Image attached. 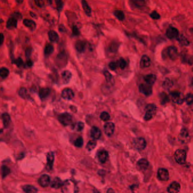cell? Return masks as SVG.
<instances>
[{"label": "cell", "mask_w": 193, "mask_h": 193, "mask_svg": "<svg viewBox=\"0 0 193 193\" xmlns=\"http://www.w3.org/2000/svg\"><path fill=\"white\" fill-rule=\"evenodd\" d=\"M62 191L63 193H76V186L73 181H66L62 184Z\"/></svg>", "instance_id": "cell-1"}, {"label": "cell", "mask_w": 193, "mask_h": 193, "mask_svg": "<svg viewBox=\"0 0 193 193\" xmlns=\"http://www.w3.org/2000/svg\"><path fill=\"white\" fill-rule=\"evenodd\" d=\"M174 159L176 162L180 164H183L186 162V153L183 149H177L174 154Z\"/></svg>", "instance_id": "cell-2"}, {"label": "cell", "mask_w": 193, "mask_h": 193, "mask_svg": "<svg viewBox=\"0 0 193 193\" xmlns=\"http://www.w3.org/2000/svg\"><path fill=\"white\" fill-rule=\"evenodd\" d=\"M58 119L61 124L64 126H68L71 124L73 121V117L71 115L68 113H63L60 114L58 117Z\"/></svg>", "instance_id": "cell-3"}, {"label": "cell", "mask_w": 193, "mask_h": 193, "mask_svg": "<svg viewBox=\"0 0 193 193\" xmlns=\"http://www.w3.org/2000/svg\"><path fill=\"white\" fill-rule=\"evenodd\" d=\"M146 112L144 115V119L146 121H149L153 117L154 115L155 114L156 111V106L153 104H150L147 105L146 108Z\"/></svg>", "instance_id": "cell-4"}, {"label": "cell", "mask_w": 193, "mask_h": 193, "mask_svg": "<svg viewBox=\"0 0 193 193\" xmlns=\"http://www.w3.org/2000/svg\"><path fill=\"white\" fill-rule=\"evenodd\" d=\"M147 143L146 140L142 137L137 138L133 141V146L135 149L142 151L146 148Z\"/></svg>", "instance_id": "cell-5"}, {"label": "cell", "mask_w": 193, "mask_h": 193, "mask_svg": "<svg viewBox=\"0 0 193 193\" xmlns=\"http://www.w3.org/2000/svg\"><path fill=\"white\" fill-rule=\"evenodd\" d=\"M170 95L171 96L173 102L176 104H181L184 101V96L180 92H172L170 93Z\"/></svg>", "instance_id": "cell-6"}, {"label": "cell", "mask_w": 193, "mask_h": 193, "mask_svg": "<svg viewBox=\"0 0 193 193\" xmlns=\"http://www.w3.org/2000/svg\"><path fill=\"white\" fill-rule=\"evenodd\" d=\"M139 91L146 96H149L152 93V86L147 84H141L139 87Z\"/></svg>", "instance_id": "cell-7"}, {"label": "cell", "mask_w": 193, "mask_h": 193, "mask_svg": "<svg viewBox=\"0 0 193 193\" xmlns=\"http://www.w3.org/2000/svg\"><path fill=\"white\" fill-rule=\"evenodd\" d=\"M167 36L170 39H177L179 36L178 30L173 27H169L166 32Z\"/></svg>", "instance_id": "cell-8"}, {"label": "cell", "mask_w": 193, "mask_h": 193, "mask_svg": "<svg viewBox=\"0 0 193 193\" xmlns=\"http://www.w3.org/2000/svg\"><path fill=\"white\" fill-rule=\"evenodd\" d=\"M50 178L47 174L42 175L39 180V184H40V186L43 187L48 186L50 185Z\"/></svg>", "instance_id": "cell-9"}, {"label": "cell", "mask_w": 193, "mask_h": 193, "mask_svg": "<svg viewBox=\"0 0 193 193\" xmlns=\"http://www.w3.org/2000/svg\"><path fill=\"white\" fill-rule=\"evenodd\" d=\"M158 178L160 180L165 181L169 179V172L168 170L165 168H160L159 169L157 172Z\"/></svg>", "instance_id": "cell-10"}, {"label": "cell", "mask_w": 193, "mask_h": 193, "mask_svg": "<svg viewBox=\"0 0 193 193\" xmlns=\"http://www.w3.org/2000/svg\"><path fill=\"white\" fill-rule=\"evenodd\" d=\"M61 96L65 99L71 100L74 97V93L72 90L66 88L62 90Z\"/></svg>", "instance_id": "cell-11"}, {"label": "cell", "mask_w": 193, "mask_h": 193, "mask_svg": "<svg viewBox=\"0 0 193 193\" xmlns=\"http://www.w3.org/2000/svg\"><path fill=\"white\" fill-rule=\"evenodd\" d=\"M104 129L106 135L110 137L114 133V131L115 129V126L112 122H107L104 125Z\"/></svg>", "instance_id": "cell-12"}, {"label": "cell", "mask_w": 193, "mask_h": 193, "mask_svg": "<svg viewBox=\"0 0 193 193\" xmlns=\"http://www.w3.org/2000/svg\"><path fill=\"white\" fill-rule=\"evenodd\" d=\"M67 58L65 53L62 52L59 54L56 58V63L58 66H63L66 63Z\"/></svg>", "instance_id": "cell-13"}, {"label": "cell", "mask_w": 193, "mask_h": 193, "mask_svg": "<svg viewBox=\"0 0 193 193\" xmlns=\"http://www.w3.org/2000/svg\"><path fill=\"white\" fill-rule=\"evenodd\" d=\"M47 163L46 168L48 170H50L52 169L53 162L55 160V155L52 152H50L47 155Z\"/></svg>", "instance_id": "cell-14"}, {"label": "cell", "mask_w": 193, "mask_h": 193, "mask_svg": "<svg viewBox=\"0 0 193 193\" xmlns=\"http://www.w3.org/2000/svg\"><path fill=\"white\" fill-rule=\"evenodd\" d=\"M168 54L169 58L172 60H175L178 57V50L176 47L174 46L169 47L168 48Z\"/></svg>", "instance_id": "cell-15"}, {"label": "cell", "mask_w": 193, "mask_h": 193, "mask_svg": "<svg viewBox=\"0 0 193 193\" xmlns=\"http://www.w3.org/2000/svg\"><path fill=\"white\" fill-rule=\"evenodd\" d=\"M180 187L179 183L173 182L169 186L167 190L169 193H178L180 190Z\"/></svg>", "instance_id": "cell-16"}, {"label": "cell", "mask_w": 193, "mask_h": 193, "mask_svg": "<svg viewBox=\"0 0 193 193\" xmlns=\"http://www.w3.org/2000/svg\"><path fill=\"white\" fill-rule=\"evenodd\" d=\"M149 162L144 159L139 160L137 162V168L139 170L144 171L147 170V169L149 167Z\"/></svg>", "instance_id": "cell-17"}, {"label": "cell", "mask_w": 193, "mask_h": 193, "mask_svg": "<svg viewBox=\"0 0 193 193\" xmlns=\"http://www.w3.org/2000/svg\"><path fill=\"white\" fill-rule=\"evenodd\" d=\"M151 65V60L149 56L147 55H143L140 62V66L141 68H149Z\"/></svg>", "instance_id": "cell-18"}, {"label": "cell", "mask_w": 193, "mask_h": 193, "mask_svg": "<svg viewBox=\"0 0 193 193\" xmlns=\"http://www.w3.org/2000/svg\"><path fill=\"white\" fill-rule=\"evenodd\" d=\"M156 78H156L155 75L150 74L146 75L144 79L147 84L152 86L155 83V81H156Z\"/></svg>", "instance_id": "cell-19"}, {"label": "cell", "mask_w": 193, "mask_h": 193, "mask_svg": "<svg viewBox=\"0 0 193 193\" xmlns=\"http://www.w3.org/2000/svg\"><path fill=\"white\" fill-rule=\"evenodd\" d=\"M91 135L94 139H99L101 135V132L99 128L96 126L92 127L91 130Z\"/></svg>", "instance_id": "cell-20"}, {"label": "cell", "mask_w": 193, "mask_h": 193, "mask_svg": "<svg viewBox=\"0 0 193 193\" xmlns=\"http://www.w3.org/2000/svg\"><path fill=\"white\" fill-rule=\"evenodd\" d=\"M17 26V20L14 18H11L8 19L6 23V27L9 30H12Z\"/></svg>", "instance_id": "cell-21"}, {"label": "cell", "mask_w": 193, "mask_h": 193, "mask_svg": "<svg viewBox=\"0 0 193 193\" xmlns=\"http://www.w3.org/2000/svg\"><path fill=\"white\" fill-rule=\"evenodd\" d=\"M98 158L100 162L101 163L106 162L108 158V152L105 149H103L100 151L98 154Z\"/></svg>", "instance_id": "cell-22"}, {"label": "cell", "mask_w": 193, "mask_h": 193, "mask_svg": "<svg viewBox=\"0 0 193 193\" xmlns=\"http://www.w3.org/2000/svg\"><path fill=\"white\" fill-rule=\"evenodd\" d=\"M50 92V90L49 88H42L40 90H39V96L41 99H44L46 98H47Z\"/></svg>", "instance_id": "cell-23"}, {"label": "cell", "mask_w": 193, "mask_h": 193, "mask_svg": "<svg viewBox=\"0 0 193 193\" xmlns=\"http://www.w3.org/2000/svg\"><path fill=\"white\" fill-rule=\"evenodd\" d=\"M23 24L25 25V26L29 28L31 30H34L36 27V23L34 20L30 19H24Z\"/></svg>", "instance_id": "cell-24"}, {"label": "cell", "mask_w": 193, "mask_h": 193, "mask_svg": "<svg viewBox=\"0 0 193 193\" xmlns=\"http://www.w3.org/2000/svg\"><path fill=\"white\" fill-rule=\"evenodd\" d=\"M62 184L63 183L61 179L58 177H56L50 183V186L55 189H59L61 187H62Z\"/></svg>", "instance_id": "cell-25"}, {"label": "cell", "mask_w": 193, "mask_h": 193, "mask_svg": "<svg viewBox=\"0 0 193 193\" xmlns=\"http://www.w3.org/2000/svg\"><path fill=\"white\" fill-rule=\"evenodd\" d=\"M72 76L71 73L68 71V70H65L63 71L62 73V80L65 83H68Z\"/></svg>", "instance_id": "cell-26"}, {"label": "cell", "mask_w": 193, "mask_h": 193, "mask_svg": "<svg viewBox=\"0 0 193 193\" xmlns=\"http://www.w3.org/2000/svg\"><path fill=\"white\" fill-rule=\"evenodd\" d=\"M86 45V44L85 42L79 40L75 44V48L79 52H83L85 50Z\"/></svg>", "instance_id": "cell-27"}, {"label": "cell", "mask_w": 193, "mask_h": 193, "mask_svg": "<svg viewBox=\"0 0 193 193\" xmlns=\"http://www.w3.org/2000/svg\"><path fill=\"white\" fill-rule=\"evenodd\" d=\"M18 94L20 97L25 99H30V96L28 95L27 89L25 87H22L19 90Z\"/></svg>", "instance_id": "cell-28"}, {"label": "cell", "mask_w": 193, "mask_h": 193, "mask_svg": "<svg viewBox=\"0 0 193 193\" xmlns=\"http://www.w3.org/2000/svg\"><path fill=\"white\" fill-rule=\"evenodd\" d=\"M48 36L50 40L52 42H57L59 40L58 35L56 31H53V30L49 31Z\"/></svg>", "instance_id": "cell-29"}, {"label": "cell", "mask_w": 193, "mask_h": 193, "mask_svg": "<svg viewBox=\"0 0 193 193\" xmlns=\"http://www.w3.org/2000/svg\"><path fill=\"white\" fill-rule=\"evenodd\" d=\"M2 118L4 126L5 127H7L9 126V125H10V121H11V118H10V115L6 113H5L2 115Z\"/></svg>", "instance_id": "cell-30"}, {"label": "cell", "mask_w": 193, "mask_h": 193, "mask_svg": "<svg viewBox=\"0 0 193 193\" xmlns=\"http://www.w3.org/2000/svg\"><path fill=\"white\" fill-rule=\"evenodd\" d=\"M23 190L25 193H37V189L32 185H27L23 187Z\"/></svg>", "instance_id": "cell-31"}, {"label": "cell", "mask_w": 193, "mask_h": 193, "mask_svg": "<svg viewBox=\"0 0 193 193\" xmlns=\"http://www.w3.org/2000/svg\"><path fill=\"white\" fill-rule=\"evenodd\" d=\"M177 40L178 41L179 43L183 46H188L190 44L189 40L183 35H179L178 37H177Z\"/></svg>", "instance_id": "cell-32"}, {"label": "cell", "mask_w": 193, "mask_h": 193, "mask_svg": "<svg viewBox=\"0 0 193 193\" xmlns=\"http://www.w3.org/2000/svg\"><path fill=\"white\" fill-rule=\"evenodd\" d=\"M1 173L2 178H4L10 173V169L6 165H3L1 168Z\"/></svg>", "instance_id": "cell-33"}, {"label": "cell", "mask_w": 193, "mask_h": 193, "mask_svg": "<svg viewBox=\"0 0 193 193\" xmlns=\"http://www.w3.org/2000/svg\"><path fill=\"white\" fill-rule=\"evenodd\" d=\"M82 6H83L84 12H86V14L88 16H90L91 14V9L90 6L88 5V4H87V2L86 1H82Z\"/></svg>", "instance_id": "cell-34"}, {"label": "cell", "mask_w": 193, "mask_h": 193, "mask_svg": "<svg viewBox=\"0 0 193 193\" xmlns=\"http://www.w3.org/2000/svg\"><path fill=\"white\" fill-rule=\"evenodd\" d=\"M173 83L172 81L169 78H167L165 79V81H164L162 83V87L165 90H169L173 86Z\"/></svg>", "instance_id": "cell-35"}, {"label": "cell", "mask_w": 193, "mask_h": 193, "mask_svg": "<svg viewBox=\"0 0 193 193\" xmlns=\"http://www.w3.org/2000/svg\"><path fill=\"white\" fill-rule=\"evenodd\" d=\"M54 52V47L52 44H48L45 46L44 53L46 56H50Z\"/></svg>", "instance_id": "cell-36"}, {"label": "cell", "mask_w": 193, "mask_h": 193, "mask_svg": "<svg viewBox=\"0 0 193 193\" xmlns=\"http://www.w3.org/2000/svg\"><path fill=\"white\" fill-rule=\"evenodd\" d=\"M10 71L8 68H0V77L2 78H6L9 75Z\"/></svg>", "instance_id": "cell-37"}, {"label": "cell", "mask_w": 193, "mask_h": 193, "mask_svg": "<svg viewBox=\"0 0 193 193\" xmlns=\"http://www.w3.org/2000/svg\"><path fill=\"white\" fill-rule=\"evenodd\" d=\"M114 14L116 16V17L119 20H123L125 19L124 13L121 10H116L114 12Z\"/></svg>", "instance_id": "cell-38"}, {"label": "cell", "mask_w": 193, "mask_h": 193, "mask_svg": "<svg viewBox=\"0 0 193 193\" xmlns=\"http://www.w3.org/2000/svg\"><path fill=\"white\" fill-rule=\"evenodd\" d=\"M96 146V142L95 141H93V140L90 141L87 143L86 148H87L88 151H91L95 148Z\"/></svg>", "instance_id": "cell-39"}, {"label": "cell", "mask_w": 193, "mask_h": 193, "mask_svg": "<svg viewBox=\"0 0 193 193\" xmlns=\"http://www.w3.org/2000/svg\"><path fill=\"white\" fill-rule=\"evenodd\" d=\"M160 102L162 105L165 104V103H168L169 100V99L168 97V96L164 92L160 93Z\"/></svg>", "instance_id": "cell-40"}, {"label": "cell", "mask_w": 193, "mask_h": 193, "mask_svg": "<svg viewBox=\"0 0 193 193\" xmlns=\"http://www.w3.org/2000/svg\"><path fill=\"white\" fill-rule=\"evenodd\" d=\"M100 118L104 121H106L110 119V115L108 112H102L100 114Z\"/></svg>", "instance_id": "cell-41"}, {"label": "cell", "mask_w": 193, "mask_h": 193, "mask_svg": "<svg viewBox=\"0 0 193 193\" xmlns=\"http://www.w3.org/2000/svg\"><path fill=\"white\" fill-rule=\"evenodd\" d=\"M83 144V139L82 137H79L75 141L74 145L77 147H81Z\"/></svg>", "instance_id": "cell-42"}, {"label": "cell", "mask_w": 193, "mask_h": 193, "mask_svg": "<svg viewBox=\"0 0 193 193\" xmlns=\"http://www.w3.org/2000/svg\"><path fill=\"white\" fill-rule=\"evenodd\" d=\"M193 97L192 93H188L185 98V101L187 104L191 105L193 103Z\"/></svg>", "instance_id": "cell-43"}, {"label": "cell", "mask_w": 193, "mask_h": 193, "mask_svg": "<svg viewBox=\"0 0 193 193\" xmlns=\"http://www.w3.org/2000/svg\"><path fill=\"white\" fill-rule=\"evenodd\" d=\"M117 65L120 68L124 69L126 66V62L124 58H121L119 60V61L117 62Z\"/></svg>", "instance_id": "cell-44"}, {"label": "cell", "mask_w": 193, "mask_h": 193, "mask_svg": "<svg viewBox=\"0 0 193 193\" xmlns=\"http://www.w3.org/2000/svg\"><path fill=\"white\" fill-rule=\"evenodd\" d=\"M104 74V75L106 76V81L108 82H111L113 79V76H112V74L108 71H105Z\"/></svg>", "instance_id": "cell-45"}, {"label": "cell", "mask_w": 193, "mask_h": 193, "mask_svg": "<svg viewBox=\"0 0 193 193\" xmlns=\"http://www.w3.org/2000/svg\"><path fill=\"white\" fill-rule=\"evenodd\" d=\"M150 17L154 19H159L160 18V14L156 11H154L151 12L150 14Z\"/></svg>", "instance_id": "cell-46"}, {"label": "cell", "mask_w": 193, "mask_h": 193, "mask_svg": "<svg viewBox=\"0 0 193 193\" xmlns=\"http://www.w3.org/2000/svg\"><path fill=\"white\" fill-rule=\"evenodd\" d=\"M56 2L57 9L58 12H60L62 10V7L63 6V3L61 1H57Z\"/></svg>", "instance_id": "cell-47"}, {"label": "cell", "mask_w": 193, "mask_h": 193, "mask_svg": "<svg viewBox=\"0 0 193 193\" xmlns=\"http://www.w3.org/2000/svg\"><path fill=\"white\" fill-rule=\"evenodd\" d=\"M13 63H14L17 66L20 67V66H21L23 64V60H22L21 58H18L15 60L13 61Z\"/></svg>", "instance_id": "cell-48"}, {"label": "cell", "mask_w": 193, "mask_h": 193, "mask_svg": "<svg viewBox=\"0 0 193 193\" xmlns=\"http://www.w3.org/2000/svg\"><path fill=\"white\" fill-rule=\"evenodd\" d=\"M84 127V124L83 122H79L76 124V130L78 131H81L83 129Z\"/></svg>", "instance_id": "cell-49"}, {"label": "cell", "mask_w": 193, "mask_h": 193, "mask_svg": "<svg viewBox=\"0 0 193 193\" xmlns=\"http://www.w3.org/2000/svg\"><path fill=\"white\" fill-rule=\"evenodd\" d=\"M181 136L183 138H186L189 136V133L186 129H183L181 131Z\"/></svg>", "instance_id": "cell-50"}, {"label": "cell", "mask_w": 193, "mask_h": 193, "mask_svg": "<svg viewBox=\"0 0 193 193\" xmlns=\"http://www.w3.org/2000/svg\"><path fill=\"white\" fill-rule=\"evenodd\" d=\"M118 65H117V63L115 62H111L109 65V68H111L112 70H114L117 68V67Z\"/></svg>", "instance_id": "cell-51"}, {"label": "cell", "mask_w": 193, "mask_h": 193, "mask_svg": "<svg viewBox=\"0 0 193 193\" xmlns=\"http://www.w3.org/2000/svg\"><path fill=\"white\" fill-rule=\"evenodd\" d=\"M32 48H28L25 50V56L27 58H29L31 55L32 53Z\"/></svg>", "instance_id": "cell-52"}, {"label": "cell", "mask_w": 193, "mask_h": 193, "mask_svg": "<svg viewBox=\"0 0 193 193\" xmlns=\"http://www.w3.org/2000/svg\"><path fill=\"white\" fill-rule=\"evenodd\" d=\"M4 39H5V37H4V34L2 33H0V46L2 45V44L4 42Z\"/></svg>", "instance_id": "cell-53"}, {"label": "cell", "mask_w": 193, "mask_h": 193, "mask_svg": "<svg viewBox=\"0 0 193 193\" xmlns=\"http://www.w3.org/2000/svg\"><path fill=\"white\" fill-rule=\"evenodd\" d=\"M73 33L76 35L79 34V31L78 30V29L77 28V27H75V26L73 27Z\"/></svg>", "instance_id": "cell-54"}, {"label": "cell", "mask_w": 193, "mask_h": 193, "mask_svg": "<svg viewBox=\"0 0 193 193\" xmlns=\"http://www.w3.org/2000/svg\"><path fill=\"white\" fill-rule=\"evenodd\" d=\"M27 64L28 66L31 67V66H32V62L31 61V60H28V61H27Z\"/></svg>", "instance_id": "cell-55"}, {"label": "cell", "mask_w": 193, "mask_h": 193, "mask_svg": "<svg viewBox=\"0 0 193 193\" xmlns=\"http://www.w3.org/2000/svg\"><path fill=\"white\" fill-rule=\"evenodd\" d=\"M108 193H114L112 189H109L108 190Z\"/></svg>", "instance_id": "cell-56"}]
</instances>
